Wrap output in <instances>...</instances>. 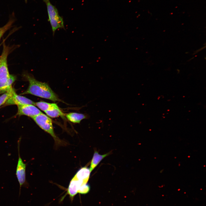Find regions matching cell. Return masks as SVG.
Returning a JSON list of instances; mask_svg holds the SVG:
<instances>
[{
    "instance_id": "7c38bea8",
    "label": "cell",
    "mask_w": 206,
    "mask_h": 206,
    "mask_svg": "<svg viewBox=\"0 0 206 206\" xmlns=\"http://www.w3.org/2000/svg\"><path fill=\"white\" fill-rule=\"evenodd\" d=\"M15 79L16 78L15 76L10 75L9 77L6 82H0V92H5L11 89V85Z\"/></svg>"
},
{
    "instance_id": "8fae6325",
    "label": "cell",
    "mask_w": 206,
    "mask_h": 206,
    "mask_svg": "<svg viewBox=\"0 0 206 206\" xmlns=\"http://www.w3.org/2000/svg\"><path fill=\"white\" fill-rule=\"evenodd\" d=\"M65 116L68 120L74 123H79L82 120L88 118L84 114L76 112L67 113Z\"/></svg>"
},
{
    "instance_id": "52a82bcc",
    "label": "cell",
    "mask_w": 206,
    "mask_h": 206,
    "mask_svg": "<svg viewBox=\"0 0 206 206\" xmlns=\"http://www.w3.org/2000/svg\"><path fill=\"white\" fill-rule=\"evenodd\" d=\"M13 104L17 106L32 104L35 106V102L25 97L17 95L15 92L5 103V105Z\"/></svg>"
},
{
    "instance_id": "4fadbf2b",
    "label": "cell",
    "mask_w": 206,
    "mask_h": 206,
    "mask_svg": "<svg viewBox=\"0 0 206 206\" xmlns=\"http://www.w3.org/2000/svg\"><path fill=\"white\" fill-rule=\"evenodd\" d=\"M35 105L44 112L58 107L56 103H49L42 101L35 102Z\"/></svg>"
},
{
    "instance_id": "2e32d148",
    "label": "cell",
    "mask_w": 206,
    "mask_h": 206,
    "mask_svg": "<svg viewBox=\"0 0 206 206\" xmlns=\"http://www.w3.org/2000/svg\"><path fill=\"white\" fill-rule=\"evenodd\" d=\"M13 22V21L11 20L4 26L0 28V39L5 33L10 28Z\"/></svg>"
},
{
    "instance_id": "ac0fdd59",
    "label": "cell",
    "mask_w": 206,
    "mask_h": 206,
    "mask_svg": "<svg viewBox=\"0 0 206 206\" xmlns=\"http://www.w3.org/2000/svg\"><path fill=\"white\" fill-rule=\"evenodd\" d=\"M27 0H25V2L26 3L27 2Z\"/></svg>"
},
{
    "instance_id": "8992f818",
    "label": "cell",
    "mask_w": 206,
    "mask_h": 206,
    "mask_svg": "<svg viewBox=\"0 0 206 206\" xmlns=\"http://www.w3.org/2000/svg\"><path fill=\"white\" fill-rule=\"evenodd\" d=\"M18 106L17 114L26 115L32 118L42 112L35 105L26 104Z\"/></svg>"
},
{
    "instance_id": "9c48e42d",
    "label": "cell",
    "mask_w": 206,
    "mask_h": 206,
    "mask_svg": "<svg viewBox=\"0 0 206 206\" xmlns=\"http://www.w3.org/2000/svg\"><path fill=\"white\" fill-rule=\"evenodd\" d=\"M90 173L89 169L84 167L79 169L74 177L84 184H86L89 179Z\"/></svg>"
},
{
    "instance_id": "9a60e30c",
    "label": "cell",
    "mask_w": 206,
    "mask_h": 206,
    "mask_svg": "<svg viewBox=\"0 0 206 206\" xmlns=\"http://www.w3.org/2000/svg\"><path fill=\"white\" fill-rule=\"evenodd\" d=\"M15 92V91L12 88L1 96H0V106L5 104Z\"/></svg>"
},
{
    "instance_id": "5b68a950",
    "label": "cell",
    "mask_w": 206,
    "mask_h": 206,
    "mask_svg": "<svg viewBox=\"0 0 206 206\" xmlns=\"http://www.w3.org/2000/svg\"><path fill=\"white\" fill-rule=\"evenodd\" d=\"M9 51V48L4 45L2 53L0 57V82L1 83L6 82L10 76L7 62Z\"/></svg>"
},
{
    "instance_id": "5bb4252c",
    "label": "cell",
    "mask_w": 206,
    "mask_h": 206,
    "mask_svg": "<svg viewBox=\"0 0 206 206\" xmlns=\"http://www.w3.org/2000/svg\"><path fill=\"white\" fill-rule=\"evenodd\" d=\"M47 115L51 118H57L60 116L63 117L64 114L58 107L44 112Z\"/></svg>"
},
{
    "instance_id": "e0dca14e",
    "label": "cell",
    "mask_w": 206,
    "mask_h": 206,
    "mask_svg": "<svg viewBox=\"0 0 206 206\" xmlns=\"http://www.w3.org/2000/svg\"><path fill=\"white\" fill-rule=\"evenodd\" d=\"M90 189V185L87 183L80 187L78 193L82 194H86L89 191Z\"/></svg>"
},
{
    "instance_id": "7a4b0ae2",
    "label": "cell",
    "mask_w": 206,
    "mask_h": 206,
    "mask_svg": "<svg viewBox=\"0 0 206 206\" xmlns=\"http://www.w3.org/2000/svg\"><path fill=\"white\" fill-rule=\"evenodd\" d=\"M32 118L41 128L53 137L56 144L60 145L64 144V142L55 134L52 120L47 115L42 113Z\"/></svg>"
},
{
    "instance_id": "6da1fadb",
    "label": "cell",
    "mask_w": 206,
    "mask_h": 206,
    "mask_svg": "<svg viewBox=\"0 0 206 206\" xmlns=\"http://www.w3.org/2000/svg\"><path fill=\"white\" fill-rule=\"evenodd\" d=\"M26 78L29 86L22 94H30L54 102L62 101L47 83L39 81L29 75H26Z\"/></svg>"
},
{
    "instance_id": "277c9868",
    "label": "cell",
    "mask_w": 206,
    "mask_h": 206,
    "mask_svg": "<svg viewBox=\"0 0 206 206\" xmlns=\"http://www.w3.org/2000/svg\"><path fill=\"white\" fill-rule=\"evenodd\" d=\"M20 140L18 141V159L16 169V175L19 185V197L20 195L21 188L28 187V185L26 179V164L24 163L20 155L19 144Z\"/></svg>"
},
{
    "instance_id": "30bf717a",
    "label": "cell",
    "mask_w": 206,
    "mask_h": 206,
    "mask_svg": "<svg viewBox=\"0 0 206 206\" xmlns=\"http://www.w3.org/2000/svg\"><path fill=\"white\" fill-rule=\"evenodd\" d=\"M110 152H109L104 154H100L96 150L95 151L89 169L91 172L98 165L100 162L105 157L109 155Z\"/></svg>"
},
{
    "instance_id": "ba28073f",
    "label": "cell",
    "mask_w": 206,
    "mask_h": 206,
    "mask_svg": "<svg viewBox=\"0 0 206 206\" xmlns=\"http://www.w3.org/2000/svg\"><path fill=\"white\" fill-rule=\"evenodd\" d=\"M84 185L82 182L74 177L72 178L70 183L67 192L71 199H73L74 197L78 193L80 187Z\"/></svg>"
},
{
    "instance_id": "3957f363",
    "label": "cell",
    "mask_w": 206,
    "mask_h": 206,
    "mask_svg": "<svg viewBox=\"0 0 206 206\" xmlns=\"http://www.w3.org/2000/svg\"><path fill=\"white\" fill-rule=\"evenodd\" d=\"M46 4L49 21L54 35L59 28H64V22L62 17L59 14L56 7L52 5L49 0H43Z\"/></svg>"
}]
</instances>
